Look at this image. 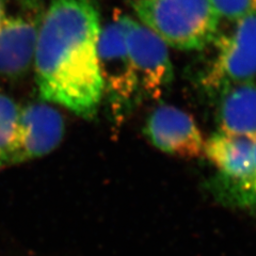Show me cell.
I'll return each mask as SVG.
<instances>
[{"label": "cell", "instance_id": "obj_2", "mask_svg": "<svg viewBox=\"0 0 256 256\" xmlns=\"http://www.w3.org/2000/svg\"><path fill=\"white\" fill-rule=\"evenodd\" d=\"M144 26L168 45L180 50H201L218 34L220 16L212 0H132Z\"/></svg>", "mask_w": 256, "mask_h": 256}, {"label": "cell", "instance_id": "obj_14", "mask_svg": "<svg viewBox=\"0 0 256 256\" xmlns=\"http://www.w3.org/2000/svg\"><path fill=\"white\" fill-rule=\"evenodd\" d=\"M6 12V0H0V22H2Z\"/></svg>", "mask_w": 256, "mask_h": 256}, {"label": "cell", "instance_id": "obj_1", "mask_svg": "<svg viewBox=\"0 0 256 256\" xmlns=\"http://www.w3.org/2000/svg\"><path fill=\"white\" fill-rule=\"evenodd\" d=\"M100 16L95 0H52L40 24L34 64L46 102L92 118L102 98L98 44Z\"/></svg>", "mask_w": 256, "mask_h": 256}, {"label": "cell", "instance_id": "obj_7", "mask_svg": "<svg viewBox=\"0 0 256 256\" xmlns=\"http://www.w3.org/2000/svg\"><path fill=\"white\" fill-rule=\"evenodd\" d=\"M146 136L164 153L184 158H196L204 154L205 140L196 121L184 110L160 105L148 116Z\"/></svg>", "mask_w": 256, "mask_h": 256}, {"label": "cell", "instance_id": "obj_11", "mask_svg": "<svg viewBox=\"0 0 256 256\" xmlns=\"http://www.w3.org/2000/svg\"><path fill=\"white\" fill-rule=\"evenodd\" d=\"M20 107L4 92H0V168L12 164L18 138Z\"/></svg>", "mask_w": 256, "mask_h": 256}, {"label": "cell", "instance_id": "obj_5", "mask_svg": "<svg viewBox=\"0 0 256 256\" xmlns=\"http://www.w3.org/2000/svg\"><path fill=\"white\" fill-rule=\"evenodd\" d=\"M124 36L138 78L140 95L158 100L174 78L168 45L142 22L123 13Z\"/></svg>", "mask_w": 256, "mask_h": 256}, {"label": "cell", "instance_id": "obj_12", "mask_svg": "<svg viewBox=\"0 0 256 256\" xmlns=\"http://www.w3.org/2000/svg\"><path fill=\"white\" fill-rule=\"evenodd\" d=\"M224 204L246 210L256 216V142L251 171L235 185L212 191Z\"/></svg>", "mask_w": 256, "mask_h": 256}, {"label": "cell", "instance_id": "obj_3", "mask_svg": "<svg viewBox=\"0 0 256 256\" xmlns=\"http://www.w3.org/2000/svg\"><path fill=\"white\" fill-rule=\"evenodd\" d=\"M98 60L102 95H106L112 116L120 123L140 96L138 78L125 43L122 12H116L102 27Z\"/></svg>", "mask_w": 256, "mask_h": 256}, {"label": "cell", "instance_id": "obj_8", "mask_svg": "<svg viewBox=\"0 0 256 256\" xmlns=\"http://www.w3.org/2000/svg\"><path fill=\"white\" fill-rule=\"evenodd\" d=\"M64 136L61 114L46 102H31L20 108L18 138L12 158L22 164L50 154Z\"/></svg>", "mask_w": 256, "mask_h": 256}, {"label": "cell", "instance_id": "obj_9", "mask_svg": "<svg viewBox=\"0 0 256 256\" xmlns=\"http://www.w3.org/2000/svg\"><path fill=\"white\" fill-rule=\"evenodd\" d=\"M255 137L228 134L219 130L205 141L204 154L218 174L212 180V191L242 182L253 164Z\"/></svg>", "mask_w": 256, "mask_h": 256}, {"label": "cell", "instance_id": "obj_13", "mask_svg": "<svg viewBox=\"0 0 256 256\" xmlns=\"http://www.w3.org/2000/svg\"><path fill=\"white\" fill-rule=\"evenodd\" d=\"M220 18L235 22L256 11V0H212Z\"/></svg>", "mask_w": 256, "mask_h": 256}, {"label": "cell", "instance_id": "obj_10", "mask_svg": "<svg viewBox=\"0 0 256 256\" xmlns=\"http://www.w3.org/2000/svg\"><path fill=\"white\" fill-rule=\"evenodd\" d=\"M220 130L256 138V82H244L220 91Z\"/></svg>", "mask_w": 256, "mask_h": 256}, {"label": "cell", "instance_id": "obj_6", "mask_svg": "<svg viewBox=\"0 0 256 256\" xmlns=\"http://www.w3.org/2000/svg\"><path fill=\"white\" fill-rule=\"evenodd\" d=\"M22 10L8 13L0 22V76L22 77L34 59L40 24L45 9L38 10L36 0H29Z\"/></svg>", "mask_w": 256, "mask_h": 256}, {"label": "cell", "instance_id": "obj_4", "mask_svg": "<svg viewBox=\"0 0 256 256\" xmlns=\"http://www.w3.org/2000/svg\"><path fill=\"white\" fill-rule=\"evenodd\" d=\"M233 22V27L212 41L214 58L202 77L207 90L221 91L256 77V11Z\"/></svg>", "mask_w": 256, "mask_h": 256}]
</instances>
